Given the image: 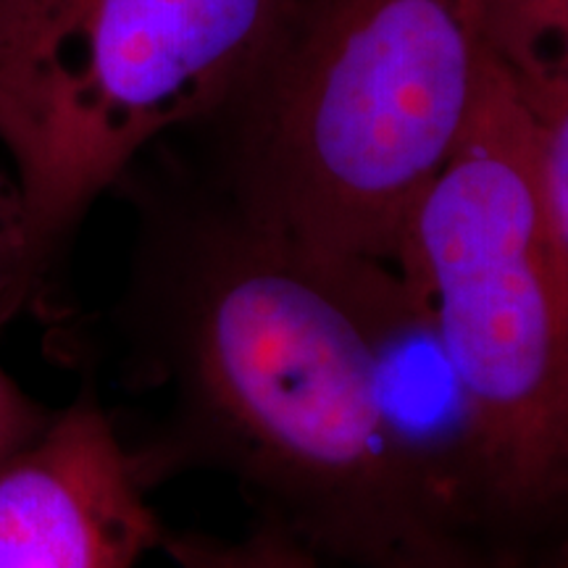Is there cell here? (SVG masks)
<instances>
[{"label": "cell", "mask_w": 568, "mask_h": 568, "mask_svg": "<svg viewBox=\"0 0 568 568\" xmlns=\"http://www.w3.org/2000/svg\"><path fill=\"white\" fill-rule=\"evenodd\" d=\"M116 190L138 205L116 305L124 372L161 406L126 443L151 493L184 471L222 474L261 521L347 568L450 531L382 414L376 343L400 272L293 243L172 140Z\"/></svg>", "instance_id": "1"}, {"label": "cell", "mask_w": 568, "mask_h": 568, "mask_svg": "<svg viewBox=\"0 0 568 568\" xmlns=\"http://www.w3.org/2000/svg\"><path fill=\"white\" fill-rule=\"evenodd\" d=\"M493 0H290L243 88L169 134L247 216L393 264L489 67Z\"/></svg>", "instance_id": "2"}, {"label": "cell", "mask_w": 568, "mask_h": 568, "mask_svg": "<svg viewBox=\"0 0 568 568\" xmlns=\"http://www.w3.org/2000/svg\"><path fill=\"white\" fill-rule=\"evenodd\" d=\"M290 0H0V148L24 261L0 332L63 322L59 280L92 205L148 148L243 88Z\"/></svg>", "instance_id": "3"}, {"label": "cell", "mask_w": 568, "mask_h": 568, "mask_svg": "<svg viewBox=\"0 0 568 568\" xmlns=\"http://www.w3.org/2000/svg\"><path fill=\"white\" fill-rule=\"evenodd\" d=\"M393 266L426 305L477 418L489 539L568 497V264L531 113L489 53L477 109L403 224Z\"/></svg>", "instance_id": "4"}, {"label": "cell", "mask_w": 568, "mask_h": 568, "mask_svg": "<svg viewBox=\"0 0 568 568\" xmlns=\"http://www.w3.org/2000/svg\"><path fill=\"white\" fill-rule=\"evenodd\" d=\"M148 495L116 418L84 385L0 460V568H138L166 535Z\"/></svg>", "instance_id": "5"}, {"label": "cell", "mask_w": 568, "mask_h": 568, "mask_svg": "<svg viewBox=\"0 0 568 568\" xmlns=\"http://www.w3.org/2000/svg\"><path fill=\"white\" fill-rule=\"evenodd\" d=\"M489 53L516 80L568 82V0H493Z\"/></svg>", "instance_id": "6"}, {"label": "cell", "mask_w": 568, "mask_h": 568, "mask_svg": "<svg viewBox=\"0 0 568 568\" xmlns=\"http://www.w3.org/2000/svg\"><path fill=\"white\" fill-rule=\"evenodd\" d=\"M161 550L176 568H335L266 521L237 539L166 529Z\"/></svg>", "instance_id": "7"}, {"label": "cell", "mask_w": 568, "mask_h": 568, "mask_svg": "<svg viewBox=\"0 0 568 568\" xmlns=\"http://www.w3.org/2000/svg\"><path fill=\"white\" fill-rule=\"evenodd\" d=\"M514 77V74H510ZM531 113L545 203L568 264V82L516 80Z\"/></svg>", "instance_id": "8"}, {"label": "cell", "mask_w": 568, "mask_h": 568, "mask_svg": "<svg viewBox=\"0 0 568 568\" xmlns=\"http://www.w3.org/2000/svg\"><path fill=\"white\" fill-rule=\"evenodd\" d=\"M382 568H542V560L474 531H437L410 542Z\"/></svg>", "instance_id": "9"}, {"label": "cell", "mask_w": 568, "mask_h": 568, "mask_svg": "<svg viewBox=\"0 0 568 568\" xmlns=\"http://www.w3.org/2000/svg\"><path fill=\"white\" fill-rule=\"evenodd\" d=\"M24 197L9 161H0V318L24 261Z\"/></svg>", "instance_id": "10"}, {"label": "cell", "mask_w": 568, "mask_h": 568, "mask_svg": "<svg viewBox=\"0 0 568 568\" xmlns=\"http://www.w3.org/2000/svg\"><path fill=\"white\" fill-rule=\"evenodd\" d=\"M53 410L27 393L13 376L0 366V460L30 445L51 422Z\"/></svg>", "instance_id": "11"}, {"label": "cell", "mask_w": 568, "mask_h": 568, "mask_svg": "<svg viewBox=\"0 0 568 568\" xmlns=\"http://www.w3.org/2000/svg\"><path fill=\"white\" fill-rule=\"evenodd\" d=\"M542 568H568V537L558 545L550 558L542 560Z\"/></svg>", "instance_id": "12"}]
</instances>
